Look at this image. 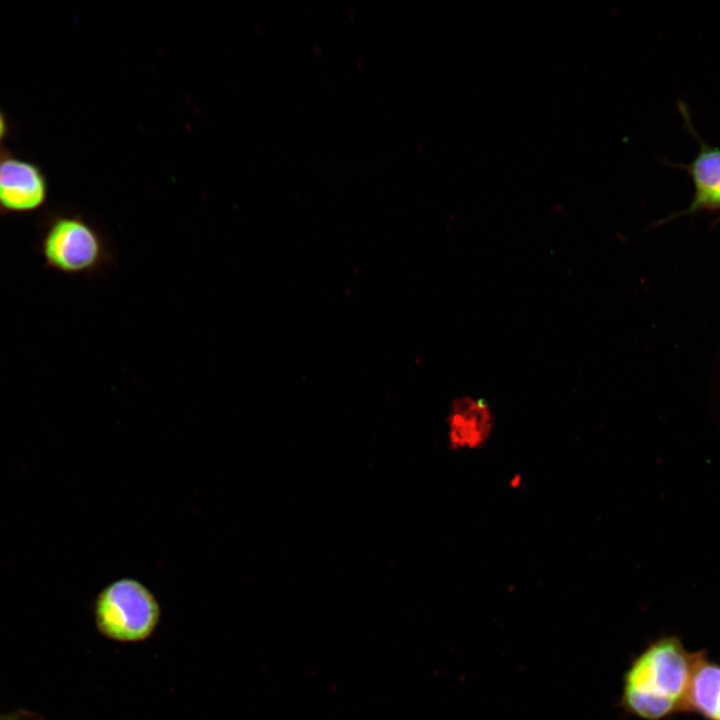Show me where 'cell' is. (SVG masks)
<instances>
[{
  "label": "cell",
  "instance_id": "1",
  "mask_svg": "<svg viewBox=\"0 0 720 720\" xmlns=\"http://www.w3.org/2000/svg\"><path fill=\"white\" fill-rule=\"evenodd\" d=\"M697 651L690 652L677 635L650 642L623 675L620 706L640 720H667L686 713V701Z\"/></svg>",
  "mask_w": 720,
  "mask_h": 720
},
{
  "label": "cell",
  "instance_id": "2",
  "mask_svg": "<svg viewBox=\"0 0 720 720\" xmlns=\"http://www.w3.org/2000/svg\"><path fill=\"white\" fill-rule=\"evenodd\" d=\"M41 224L38 251L46 269L94 278L116 265L110 240L84 216L56 212Z\"/></svg>",
  "mask_w": 720,
  "mask_h": 720
},
{
  "label": "cell",
  "instance_id": "3",
  "mask_svg": "<svg viewBox=\"0 0 720 720\" xmlns=\"http://www.w3.org/2000/svg\"><path fill=\"white\" fill-rule=\"evenodd\" d=\"M93 617L97 631L119 643H138L156 631L161 608L152 591L134 578H119L96 596Z\"/></svg>",
  "mask_w": 720,
  "mask_h": 720
},
{
  "label": "cell",
  "instance_id": "4",
  "mask_svg": "<svg viewBox=\"0 0 720 720\" xmlns=\"http://www.w3.org/2000/svg\"><path fill=\"white\" fill-rule=\"evenodd\" d=\"M48 197V181L36 163L0 151V215L30 213Z\"/></svg>",
  "mask_w": 720,
  "mask_h": 720
},
{
  "label": "cell",
  "instance_id": "5",
  "mask_svg": "<svg viewBox=\"0 0 720 720\" xmlns=\"http://www.w3.org/2000/svg\"><path fill=\"white\" fill-rule=\"evenodd\" d=\"M495 429V412L486 399L462 395L451 402L445 417V440L451 450L478 451L492 439Z\"/></svg>",
  "mask_w": 720,
  "mask_h": 720
},
{
  "label": "cell",
  "instance_id": "6",
  "mask_svg": "<svg viewBox=\"0 0 720 720\" xmlns=\"http://www.w3.org/2000/svg\"><path fill=\"white\" fill-rule=\"evenodd\" d=\"M680 112L687 128L699 142V151L695 158L690 163L681 165L689 175L694 191L688 207L665 221L700 212L717 214L720 220V148L710 146L699 137L683 103L680 104Z\"/></svg>",
  "mask_w": 720,
  "mask_h": 720
},
{
  "label": "cell",
  "instance_id": "7",
  "mask_svg": "<svg viewBox=\"0 0 720 720\" xmlns=\"http://www.w3.org/2000/svg\"><path fill=\"white\" fill-rule=\"evenodd\" d=\"M686 713L704 720H720V662L706 650L697 651L688 688Z\"/></svg>",
  "mask_w": 720,
  "mask_h": 720
},
{
  "label": "cell",
  "instance_id": "8",
  "mask_svg": "<svg viewBox=\"0 0 720 720\" xmlns=\"http://www.w3.org/2000/svg\"><path fill=\"white\" fill-rule=\"evenodd\" d=\"M9 122L6 113L0 108V151L3 149L2 145L9 135Z\"/></svg>",
  "mask_w": 720,
  "mask_h": 720
},
{
  "label": "cell",
  "instance_id": "9",
  "mask_svg": "<svg viewBox=\"0 0 720 720\" xmlns=\"http://www.w3.org/2000/svg\"><path fill=\"white\" fill-rule=\"evenodd\" d=\"M33 715L25 710L1 713L0 720H32Z\"/></svg>",
  "mask_w": 720,
  "mask_h": 720
},
{
  "label": "cell",
  "instance_id": "10",
  "mask_svg": "<svg viewBox=\"0 0 720 720\" xmlns=\"http://www.w3.org/2000/svg\"><path fill=\"white\" fill-rule=\"evenodd\" d=\"M508 483L511 489H518L522 486L523 477L521 474L515 473L509 478Z\"/></svg>",
  "mask_w": 720,
  "mask_h": 720
},
{
  "label": "cell",
  "instance_id": "11",
  "mask_svg": "<svg viewBox=\"0 0 720 720\" xmlns=\"http://www.w3.org/2000/svg\"><path fill=\"white\" fill-rule=\"evenodd\" d=\"M40 720V719H39Z\"/></svg>",
  "mask_w": 720,
  "mask_h": 720
}]
</instances>
